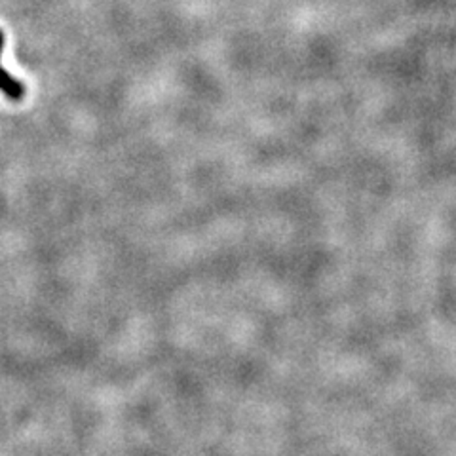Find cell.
Wrapping results in <instances>:
<instances>
[{"label":"cell","instance_id":"6da1fadb","mask_svg":"<svg viewBox=\"0 0 456 456\" xmlns=\"http://www.w3.org/2000/svg\"><path fill=\"white\" fill-rule=\"evenodd\" d=\"M2 49H4V33L0 31V59H2ZM0 91L12 101H19L25 95V86L23 82H19L14 78L12 74L2 67L0 63Z\"/></svg>","mask_w":456,"mask_h":456}]
</instances>
